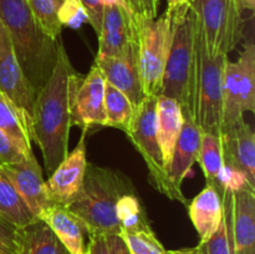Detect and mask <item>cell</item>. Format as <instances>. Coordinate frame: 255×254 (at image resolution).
Masks as SVG:
<instances>
[{
  "label": "cell",
  "mask_w": 255,
  "mask_h": 254,
  "mask_svg": "<svg viewBox=\"0 0 255 254\" xmlns=\"http://www.w3.org/2000/svg\"><path fill=\"white\" fill-rule=\"evenodd\" d=\"M82 79L84 76L74 69L64 44L59 40L51 75L36 94L31 125L32 139L41 151L49 176L69 153L72 107Z\"/></svg>",
  "instance_id": "obj_1"
},
{
  "label": "cell",
  "mask_w": 255,
  "mask_h": 254,
  "mask_svg": "<svg viewBox=\"0 0 255 254\" xmlns=\"http://www.w3.org/2000/svg\"><path fill=\"white\" fill-rule=\"evenodd\" d=\"M167 11L171 16V44L162 80L161 95L176 100L181 106L182 115L193 119L197 71V16L191 0H181L168 5Z\"/></svg>",
  "instance_id": "obj_2"
},
{
  "label": "cell",
  "mask_w": 255,
  "mask_h": 254,
  "mask_svg": "<svg viewBox=\"0 0 255 254\" xmlns=\"http://www.w3.org/2000/svg\"><path fill=\"white\" fill-rule=\"evenodd\" d=\"M0 21L9 34L25 77L37 94L55 66L59 40L55 41L41 31L26 0H0Z\"/></svg>",
  "instance_id": "obj_3"
},
{
  "label": "cell",
  "mask_w": 255,
  "mask_h": 254,
  "mask_svg": "<svg viewBox=\"0 0 255 254\" xmlns=\"http://www.w3.org/2000/svg\"><path fill=\"white\" fill-rule=\"evenodd\" d=\"M128 192L134 188L125 174L87 163L81 189L65 207L84 224L89 236H121L116 204Z\"/></svg>",
  "instance_id": "obj_4"
},
{
  "label": "cell",
  "mask_w": 255,
  "mask_h": 254,
  "mask_svg": "<svg viewBox=\"0 0 255 254\" xmlns=\"http://www.w3.org/2000/svg\"><path fill=\"white\" fill-rule=\"evenodd\" d=\"M194 122L202 132L221 136L223 121V77L228 55H211L197 20Z\"/></svg>",
  "instance_id": "obj_5"
},
{
  "label": "cell",
  "mask_w": 255,
  "mask_h": 254,
  "mask_svg": "<svg viewBox=\"0 0 255 254\" xmlns=\"http://www.w3.org/2000/svg\"><path fill=\"white\" fill-rule=\"evenodd\" d=\"M133 16L138 36V64L146 96L158 97L171 44V16L164 11L157 19Z\"/></svg>",
  "instance_id": "obj_6"
},
{
  "label": "cell",
  "mask_w": 255,
  "mask_h": 254,
  "mask_svg": "<svg viewBox=\"0 0 255 254\" xmlns=\"http://www.w3.org/2000/svg\"><path fill=\"white\" fill-rule=\"evenodd\" d=\"M211 55H228L243 37V10L238 0H191Z\"/></svg>",
  "instance_id": "obj_7"
},
{
  "label": "cell",
  "mask_w": 255,
  "mask_h": 254,
  "mask_svg": "<svg viewBox=\"0 0 255 254\" xmlns=\"http://www.w3.org/2000/svg\"><path fill=\"white\" fill-rule=\"evenodd\" d=\"M157 99L158 97L156 96H146L141 104L137 105L131 126L126 134L143 157L154 188L166 194L168 198L181 202L167 179L157 129Z\"/></svg>",
  "instance_id": "obj_8"
},
{
  "label": "cell",
  "mask_w": 255,
  "mask_h": 254,
  "mask_svg": "<svg viewBox=\"0 0 255 254\" xmlns=\"http://www.w3.org/2000/svg\"><path fill=\"white\" fill-rule=\"evenodd\" d=\"M0 92L7 97L32 125L36 92L25 77L11 40L0 21Z\"/></svg>",
  "instance_id": "obj_9"
},
{
  "label": "cell",
  "mask_w": 255,
  "mask_h": 254,
  "mask_svg": "<svg viewBox=\"0 0 255 254\" xmlns=\"http://www.w3.org/2000/svg\"><path fill=\"white\" fill-rule=\"evenodd\" d=\"M255 191L227 192L223 209L229 226L232 254H255Z\"/></svg>",
  "instance_id": "obj_10"
},
{
  "label": "cell",
  "mask_w": 255,
  "mask_h": 254,
  "mask_svg": "<svg viewBox=\"0 0 255 254\" xmlns=\"http://www.w3.org/2000/svg\"><path fill=\"white\" fill-rule=\"evenodd\" d=\"M86 131L82 129L76 148L72 149L60 162L49 176L46 184L47 196L51 203L66 206L80 192L86 172Z\"/></svg>",
  "instance_id": "obj_11"
},
{
  "label": "cell",
  "mask_w": 255,
  "mask_h": 254,
  "mask_svg": "<svg viewBox=\"0 0 255 254\" xmlns=\"http://www.w3.org/2000/svg\"><path fill=\"white\" fill-rule=\"evenodd\" d=\"M97 56H121L138 45L131 11L125 5H106L99 32Z\"/></svg>",
  "instance_id": "obj_12"
},
{
  "label": "cell",
  "mask_w": 255,
  "mask_h": 254,
  "mask_svg": "<svg viewBox=\"0 0 255 254\" xmlns=\"http://www.w3.org/2000/svg\"><path fill=\"white\" fill-rule=\"evenodd\" d=\"M0 171L15 187L30 211L39 219L40 213L51 204L47 196L42 169L34 153L20 162L0 164Z\"/></svg>",
  "instance_id": "obj_13"
},
{
  "label": "cell",
  "mask_w": 255,
  "mask_h": 254,
  "mask_svg": "<svg viewBox=\"0 0 255 254\" xmlns=\"http://www.w3.org/2000/svg\"><path fill=\"white\" fill-rule=\"evenodd\" d=\"M95 65L105 81L124 92L133 106L141 104L146 97L142 87L138 64V45L121 56H97Z\"/></svg>",
  "instance_id": "obj_14"
},
{
  "label": "cell",
  "mask_w": 255,
  "mask_h": 254,
  "mask_svg": "<svg viewBox=\"0 0 255 254\" xmlns=\"http://www.w3.org/2000/svg\"><path fill=\"white\" fill-rule=\"evenodd\" d=\"M82 129L91 126H106L105 112V79L96 65L84 76L77 87L72 107V126Z\"/></svg>",
  "instance_id": "obj_15"
},
{
  "label": "cell",
  "mask_w": 255,
  "mask_h": 254,
  "mask_svg": "<svg viewBox=\"0 0 255 254\" xmlns=\"http://www.w3.org/2000/svg\"><path fill=\"white\" fill-rule=\"evenodd\" d=\"M202 131L194 120L189 116H183L181 133L174 144L173 153L166 166V174L169 184L178 196L181 203L187 204L181 191L182 182L191 171L192 166L197 162L201 148Z\"/></svg>",
  "instance_id": "obj_16"
},
{
  "label": "cell",
  "mask_w": 255,
  "mask_h": 254,
  "mask_svg": "<svg viewBox=\"0 0 255 254\" xmlns=\"http://www.w3.org/2000/svg\"><path fill=\"white\" fill-rule=\"evenodd\" d=\"M224 164L238 169L255 189V134L246 121L221 133Z\"/></svg>",
  "instance_id": "obj_17"
},
{
  "label": "cell",
  "mask_w": 255,
  "mask_h": 254,
  "mask_svg": "<svg viewBox=\"0 0 255 254\" xmlns=\"http://www.w3.org/2000/svg\"><path fill=\"white\" fill-rule=\"evenodd\" d=\"M39 219L49 226L67 253H87V246L85 244L86 229L66 207L51 203L40 213Z\"/></svg>",
  "instance_id": "obj_18"
},
{
  "label": "cell",
  "mask_w": 255,
  "mask_h": 254,
  "mask_svg": "<svg viewBox=\"0 0 255 254\" xmlns=\"http://www.w3.org/2000/svg\"><path fill=\"white\" fill-rule=\"evenodd\" d=\"M189 217L201 237V242L211 238L223 219V201L214 187L206 184L203 191L197 194L188 206Z\"/></svg>",
  "instance_id": "obj_19"
},
{
  "label": "cell",
  "mask_w": 255,
  "mask_h": 254,
  "mask_svg": "<svg viewBox=\"0 0 255 254\" xmlns=\"http://www.w3.org/2000/svg\"><path fill=\"white\" fill-rule=\"evenodd\" d=\"M183 125V115L181 106L173 99L166 96H158L157 99V129L158 139L163 154L164 166L171 159L174 144L181 133Z\"/></svg>",
  "instance_id": "obj_20"
},
{
  "label": "cell",
  "mask_w": 255,
  "mask_h": 254,
  "mask_svg": "<svg viewBox=\"0 0 255 254\" xmlns=\"http://www.w3.org/2000/svg\"><path fill=\"white\" fill-rule=\"evenodd\" d=\"M0 129L11 139L25 157L32 153L31 122L0 92Z\"/></svg>",
  "instance_id": "obj_21"
},
{
  "label": "cell",
  "mask_w": 255,
  "mask_h": 254,
  "mask_svg": "<svg viewBox=\"0 0 255 254\" xmlns=\"http://www.w3.org/2000/svg\"><path fill=\"white\" fill-rule=\"evenodd\" d=\"M16 254H61L66 249L62 247L54 232L41 219L19 229Z\"/></svg>",
  "instance_id": "obj_22"
},
{
  "label": "cell",
  "mask_w": 255,
  "mask_h": 254,
  "mask_svg": "<svg viewBox=\"0 0 255 254\" xmlns=\"http://www.w3.org/2000/svg\"><path fill=\"white\" fill-rule=\"evenodd\" d=\"M0 218L16 228H24L37 219L1 171H0Z\"/></svg>",
  "instance_id": "obj_23"
},
{
  "label": "cell",
  "mask_w": 255,
  "mask_h": 254,
  "mask_svg": "<svg viewBox=\"0 0 255 254\" xmlns=\"http://www.w3.org/2000/svg\"><path fill=\"white\" fill-rule=\"evenodd\" d=\"M223 121L222 132L244 121L238 82V69L236 61H227L223 77Z\"/></svg>",
  "instance_id": "obj_24"
},
{
  "label": "cell",
  "mask_w": 255,
  "mask_h": 254,
  "mask_svg": "<svg viewBox=\"0 0 255 254\" xmlns=\"http://www.w3.org/2000/svg\"><path fill=\"white\" fill-rule=\"evenodd\" d=\"M134 109L128 97L105 81V112H106V126L122 129L126 133L131 126L134 115Z\"/></svg>",
  "instance_id": "obj_25"
},
{
  "label": "cell",
  "mask_w": 255,
  "mask_h": 254,
  "mask_svg": "<svg viewBox=\"0 0 255 254\" xmlns=\"http://www.w3.org/2000/svg\"><path fill=\"white\" fill-rule=\"evenodd\" d=\"M236 64L238 69L242 110L244 114H253L255 111V45L253 40L246 42Z\"/></svg>",
  "instance_id": "obj_26"
},
{
  "label": "cell",
  "mask_w": 255,
  "mask_h": 254,
  "mask_svg": "<svg viewBox=\"0 0 255 254\" xmlns=\"http://www.w3.org/2000/svg\"><path fill=\"white\" fill-rule=\"evenodd\" d=\"M197 162L203 171L207 184L217 189L219 171L224 164L221 136L202 132L201 148Z\"/></svg>",
  "instance_id": "obj_27"
},
{
  "label": "cell",
  "mask_w": 255,
  "mask_h": 254,
  "mask_svg": "<svg viewBox=\"0 0 255 254\" xmlns=\"http://www.w3.org/2000/svg\"><path fill=\"white\" fill-rule=\"evenodd\" d=\"M29 9L41 31L52 40L61 39V24L57 17L64 0H26Z\"/></svg>",
  "instance_id": "obj_28"
},
{
  "label": "cell",
  "mask_w": 255,
  "mask_h": 254,
  "mask_svg": "<svg viewBox=\"0 0 255 254\" xmlns=\"http://www.w3.org/2000/svg\"><path fill=\"white\" fill-rule=\"evenodd\" d=\"M116 214L120 224H121L122 233L151 228L146 214L142 211L139 199L137 198L134 192H128V193L124 194L117 201Z\"/></svg>",
  "instance_id": "obj_29"
},
{
  "label": "cell",
  "mask_w": 255,
  "mask_h": 254,
  "mask_svg": "<svg viewBox=\"0 0 255 254\" xmlns=\"http://www.w3.org/2000/svg\"><path fill=\"white\" fill-rule=\"evenodd\" d=\"M121 237L126 242L131 254H166V249L159 243L152 228L128 233L125 232Z\"/></svg>",
  "instance_id": "obj_30"
},
{
  "label": "cell",
  "mask_w": 255,
  "mask_h": 254,
  "mask_svg": "<svg viewBox=\"0 0 255 254\" xmlns=\"http://www.w3.org/2000/svg\"><path fill=\"white\" fill-rule=\"evenodd\" d=\"M224 211V209H223ZM198 254H232L229 241V226L227 214L224 212L221 226L207 241L201 242L196 247Z\"/></svg>",
  "instance_id": "obj_31"
},
{
  "label": "cell",
  "mask_w": 255,
  "mask_h": 254,
  "mask_svg": "<svg viewBox=\"0 0 255 254\" xmlns=\"http://www.w3.org/2000/svg\"><path fill=\"white\" fill-rule=\"evenodd\" d=\"M242 189H252L251 184L247 181L246 176L238 169L223 164L218 174V186H217V192L219 193L221 198H223L227 192L229 193H236V192L242 191Z\"/></svg>",
  "instance_id": "obj_32"
},
{
  "label": "cell",
  "mask_w": 255,
  "mask_h": 254,
  "mask_svg": "<svg viewBox=\"0 0 255 254\" xmlns=\"http://www.w3.org/2000/svg\"><path fill=\"white\" fill-rule=\"evenodd\" d=\"M57 17L61 26H67L70 29H79L82 24L89 22L86 11L80 0H64L57 12Z\"/></svg>",
  "instance_id": "obj_33"
},
{
  "label": "cell",
  "mask_w": 255,
  "mask_h": 254,
  "mask_svg": "<svg viewBox=\"0 0 255 254\" xmlns=\"http://www.w3.org/2000/svg\"><path fill=\"white\" fill-rule=\"evenodd\" d=\"M25 156L14 142L0 129V164L15 163L24 159Z\"/></svg>",
  "instance_id": "obj_34"
},
{
  "label": "cell",
  "mask_w": 255,
  "mask_h": 254,
  "mask_svg": "<svg viewBox=\"0 0 255 254\" xmlns=\"http://www.w3.org/2000/svg\"><path fill=\"white\" fill-rule=\"evenodd\" d=\"M80 2L86 11L87 20L91 24L92 29L95 30L96 35H99L100 29H101L102 16H104V4L101 0H80Z\"/></svg>",
  "instance_id": "obj_35"
},
{
  "label": "cell",
  "mask_w": 255,
  "mask_h": 254,
  "mask_svg": "<svg viewBox=\"0 0 255 254\" xmlns=\"http://www.w3.org/2000/svg\"><path fill=\"white\" fill-rule=\"evenodd\" d=\"M158 10V0H132L129 11L134 16H144L156 19Z\"/></svg>",
  "instance_id": "obj_36"
},
{
  "label": "cell",
  "mask_w": 255,
  "mask_h": 254,
  "mask_svg": "<svg viewBox=\"0 0 255 254\" xmlns=\"http://www.w3.org/2000/svg\"><path fill=\"white\" fill-rule=\"evenodd\" d=\"M19 229L20 228H16V227L11 226L10 223L5 222L4 219L0 218V243L15 249Z\"/></svg>",
  "instance_id": "obj_37"
},
{
  "label": "cell",
  "mask_w": 255,
  "mask_h": 254,
  "mask_svg": "<svg viewBox=\"0 0 255 254\" xmlns=\"http://www.w3.org/2000/svg\"><path fill=\"white\" fill-rule=\"evenodd\" d=\"M89 244H87L86 254H110L109 244H107L106 236L102 234H91Z\"/></svg>",
  "instance_id": "obj_38"
},
{
  "label": "cell",
  "mask_w": 255,
  "mask_h": 254,
  "mask_svg": "<svg viewBox=\"0 0 255 254\" xmlns=\"http://www.w3.org/2000/svg\"><path fill=\"white\" fill-rule=\"evenodd\" d=\"M110 254H131L126 242L121 236H106Z\"/></svg>",
  "instance_id": "obj_39"
},
{
  "label": "cell",
  "mask_w": 255,
  "mask_h": 254,
  "mask_svg": "<svg viewBox=\"0 0 255 254\" xmlns=\"http://www.w3.org/2000/svg\"><path fill=\"white\" fill-rule=\"evenodd\" d=\"M243 11H254L255 0H238Z\"/></svg>",
  "instance_id": "obj_40"
},
{
  "label": "cell",
  "mask_w": 255,
  "mask_h": 254,
  "mask_svg": "<svg viewBox=\"0 0 255 254\" xmlns=\"http://www.w3.org/2000/svg\"><path fill=\"white\" fill-rule=\"evenodd\" d=\"M166 254H198L196 247L194 248L177 249V251H166Z\"/></svg>",
  "instance_id": "obj_41"
},
{
  "label": "cell",
  "mask_w": 255,
  "mask_h": 254,
  "mask_svg": "<svg viewBox=\"0 0 255 254\" xmlns=\"http://www.w3.org/2000/svg\"><path fill=\"white\" fill-rule=\"evenodd\" d=\"M0 254H16V251L11 247L0 243Z\"/></svg>",
  "instance_id": "obj_42"
},
{
  "label": "cell",
  "mask_w": 255,
  "mask_h": 254,
  "mask_svg": "<svg viewBox=\"0 0 255 254\" xmlns=\"http://www.w3.org/2000/svg\"><path fill=\"white\" fill-rule=\"evenodd\" d=\"M101 1H102V4H104V6H106V5H115V4L125 5V6H126V4H125L124 0H101Z\"/></svg>",
  "instance_id": "obj_43"
},
{
  "label": "cell",
  "mask_w": 255,
  "mask_h": 254,
  "mask_svg": "<svg viewBox=\"0 0 255 254\" xmlns=\"http://www.w3.org/2000/svg\"><path fill=\"white\" fill-rule=\"evenodd\" d=\"M124 1H125V4H126L127 9L129 10V7H131V1H132V0H124Z\"/></svg>",
  "instance_id": "obj_44"
},
{
  "label": "cell",
  "mask_w": 255,
  "mask_h": 254,
  "mask_svg": "<svg viewBox=\"0 0 255 254\" xmlns=\"http://www.w3.org/2000/svg\"><path fill=\"white\" fill-rule=\"evenodd\" d=\"M167 1H168V5H172L174 2H177V0H167Z\"/></svg>",
  "instance_id": "obj_45"
},
{
  "label": "cell",
  "mask_w": 255,
  "mask_h": 254,
  "mask_svg": "<svg viewBox=\"0 0 255 254\" xmlns=\"http://www.w3.org/2000/svg\"><path fill=\"white\" fill-rule=\"evenodd\" d=\"M61 254H70V253H67V251H64Z\"/></svg>",
  "instance_id": "obj_46"
},
{
  "label": "cell",
  "mask_w": 255,
  "mask_h": 254,
  "mask_svg": "<svg viewBox=\"0 0 255 254\" xmlns=\"http://www.w3.org/2000/svg\"><path fill=\"white\" fill-rule=\"evenodd\" d=\"M177 1H181V0H177Z\"/></svg>",
  "instance_id": "obj_47"
}]
</instances>
